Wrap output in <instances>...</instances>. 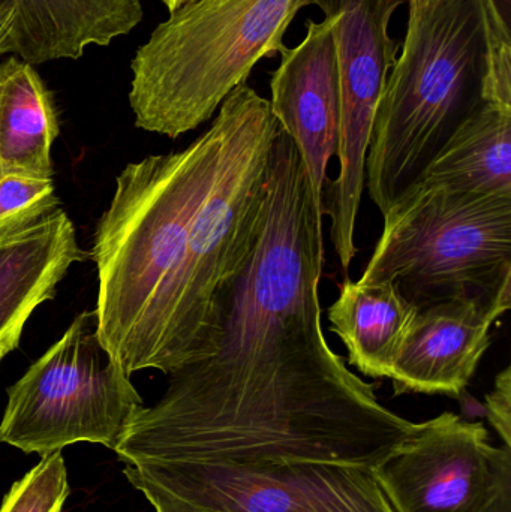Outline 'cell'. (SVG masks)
<instances>
[{"instance_id":"44dd1931","label":"cell","mask_w":511,"mask_h":512,"mask_svg":"<svg viewBox=\"0 0 511 512\" xmlns=\"http://www.w3.org/2000/svg\"><path fill=\"white\" fill-rule=\"evenodd\" d=\"M15 26H17V8L14 0L0 2V56L12 53Z\"/></svg>"},{"instance_id":"603a6c76","label":"cell","mask_w":511,"mask_h":512,"mask_svg":"<svg viewBox=\"0 0 511 512\" xmlns=\"http://www.w3.org/2000/svg\"><path fill=\"white\" fill-rule=\"evenodd\" d=\"M489 5L494 9L495 14L510 26L511 23V0H488Z\"/></svg>"},{"instance_id":"30bf717a","label":"cell","mask_w":511,"mask_h":512,"mask_svg":"<svg viewBox=\"0 0 511 512\" xmlns=\"http://www.w3.org/2000/svg\"><path fill=\"white\" fill-rule=\"evenodd\" d=\"M270 92V110L296 146L312 197L324 213L327 167L338 152L341 125L332 18L308 20L305 38L284 48Z\"/></svg>"},{"instance_id":"4fadbf2b","label":"cell","mask_w":511,"mask_h":512,"mask_svg":"<svg viewBox=\"0 0 511 512\" xmlns=\"http://www.w3.org/2000/svg\"><path fill=\"white\" fill-rule=\"evenodd\" d=\"M417 312L395 283L360 285L345 277L327 318L350 366L369 378L389 379Z\"/></svg>"},{"instance_id":"d4e9b609","label":"cell","mask_w":511,"mask_h":512,"mask_svg":"<svg viewBox=\"0 0 511 512\" xmlns=\"http://www.w3.org/2000/svg\"><path fill=\"white\" fill-rule=\"evenodd\" d=\"M435 2H440V0H408V3H410V9L423 8V6H428Z\"/></svg>"},{"instance_id":"3957f363","label":"cell","mask_w":511,"mask_h":512,"mask_svg":"<svg viewBox=\"0 0 511 512\" xmlns=\"http://www.w3.org/2000/svg\"><path fill=\"white\" fill-rule=\"evenodd\" d=\"M306 0H194L170 12L131 62L135 126L177 138L209 122L284 38Z\"/></svg>"},{"instance_id":"d6986e66","label":"cell","mask_w":511,"mask_h":512,"mask_svg":"<svg viewBox=\"0 0 511 512\" xmlns=\"http://www.w3.org/2000/svg\"><path fill=\"white\" fill-rule=\"evenodd\" d=\"M486 415L503 447L511 450V366L498 373L494 388L486 394Z\"/></svg>"},{"instance_id":"5bb4252c","label":"cell","mask_w":511,"mask_h":512,"mask_svg":"<svg viewBox=\"0 0 511 512\" xmlns=\"http://www.w3.org/2000/svg\"><path fill=\"white\" fill-rule=\"evenodd\" d=\"M414 185L511 197V108L483 102Z\"/></svg>"},{"instance_id":"52a82bcc","label":"cell","mask_w":511,"mask_h":512,"mask_svg":"<svg viewBox=\"0 0 511 512\" xmlns=\"http://www.w3.org/2000/svg\"><path fill=\"white\" fill-rule=\"evenodd\" d=\"M129 466L165 492L212 512H398L375 469L317 463Z\"/></svg>"},{"instance_id":"ffe728a7","label":"cell","mask_w":511,"mask_h":512,"mask_svg":"<svg viewBox=\"0 0 511 512\" xmlns=\"http://www.w3.org/2000/svg\"><path fill=\"white\" fill-rule=\"evenodd\" d=\"M123 474L135 489L140 490L146 496L147 501L155 508V512H212L165 492L161 487L155 486L146 478L141 477L132 466L126 465Z\"/></svg>"},{"instance_id":"6da1fadb","label":"cell","mask_w":511,"mask_h":512,"mask_svg":"<svg viewBox=\"0 0 511 512\" xmlns=\"http://www.w3.org/2000/svg\"><path fill=\"white\" fill-rule=\"evenodd\" d=\"M252 87L242 84L212 125L180 152L132 162L96 225V334L126 375L164 370L165 339L189 231L236 135Z\"/></svg>"},{"instance_id":"8992f818","label":"cell","mask_w":511,"mask_h":512,"mask_svg":"<svg viewBox=\"0 0 511 512\" xmlns=\"http://www.w3.org/2000/svg\"><path fill=\"white\" fill-rule=\"evenodd\" d=\"M332 18L341 125L339 173L324 194L332 243L345 276L357 254L356 225L365 192V161L378 104L401 48L390 36L393 15L405 0H306Z\"/></svg>"},{"instance_id":"ba28073f","label":"cell","mask_w":511,"mask_h":512,"mask_svg":"<svg viewBox=\"0 0 511 512\" xmlns=\"http://www.w3.org/2000/svg\"><path fill=\"white\" fill-rule=\"evenodd\" d=\"M375 472L398 512H489L511 489V450L494 447L482 423L444 412Z\"/></svg>"},{"instance_id":"5b68a950","label":"cell","mask_w":511,"mask_h":512,"mask_svg":"<svg viewBox=\"0 0 511 512\" xmlns=\"http://www.w3.org/2000/svg\"><path fill=\"white\" fill-rule=\"evenodd\" d=\"M143 399L96 334L95 312H83L62 337L8 388L0 444L27 454L89 442L116 451Z\"/></svg>"},{"instance_id":"7c38bea8","label":"cell","mask_w":511,"mask_h":512,"mask_svg":"<svg viewBox=\"0 0 511 512\" xmlns=\"http://www.w3.org/2000/svg\"><path fill=\"white\" fill-rule=\"evenodd\" d=\"M84 258L74 224L60 207L24 230L0 236V336L54 298L66 271Z\"/></svg>"},{"instance_id":"ac0fdd59","label":"cell","mask_w":511,"mask_h":512,"mask_svg":"<svg viewBox=\"0 0 511 512\" xmlns=\"http://www.w3.org/2000/svg\"><path fill=\"white\" fill-rule=\"evenodd\" d=\"M486 41H488V78L485 99L511 108V32L488 0H485Z\"/></svg>"},{"instance_id":"7a4b0ae2","label":"cell","mask_w":511,"mask_h":512,"mask_svg":"<svg viewBox=\"0 0 511 512\" xmlns=\"http://www.w3.org/2000/svg\"><path fill=\"white\" fill-rule=\"evenodd\" d=\"M485 0H440L408 12L402 54L378 104L365 189L381 215L408 191L483 104Z\"/></svg>"},{"instance_id":"2e32d148","label":"cell","mask_w":511,"mask_h":512,"mask_svg":"<svg viewBox=\"0 0 511 512\" xmlns=\"http://www.w3.org/2000/svg\"><path fill=\"white\" fill-rule=\"evenodd\" d=\"M53 179L0 174V236L24 230L59 209Z\"/></svg>"},{"instance_id":"8fae6325","label":"cell","mask_w":511,"mask_h":512,"mask_svg":"<svg viewBox=\"0 0 511 512\" xmlns=\"http://www.w3.org/2000/svg\"><path fill=\"white\" fill-rule=\"evenodd\" d=\"M12 53L30 65L80 59L92 45L108 47L143 20L140 0H14Z\"/></svg>"},{"instance_id":"7402d4cb","label":"cell","mask_w":511,"mask_h":512,"mask_svg":"<svg viewBox=\"0 0 511 512\" xmlns=\"http://www.w3.org/2000/svg\"><path fill=\"white\" fill-rule=\"evenodd\" d=\"M30 316H23V318L18 319L15 324H12L5 333L0 336V361L3 360L5 355H8L9 352L14 351L17 348L18 343H20L21 333H23L24 325H26L27 319Z\"/></svg>"},{"instance_id":"9a60e30c","label":"cell","mask_w":511,"mask_h":512,"mask_svg":"<svg viewBox=\"0 0 511 512\" xmlns=\"http://www.w3.org/2000/svg\"><path fill=\"white\" fill-rule=\"evenodd\" d=\"M59 132L53 95L33 65L15 57L0 63V174L51 179Z\"/></svg>"},{"instance_id":"e0dca14e","label":"cell","mask_w":511,"mask_h":512,"mask_svg":"<svg viewBox=\"0 0 511 512\" xmlns=\"http://www.w3.org/2000/svg\"><path fill=\"white\" fill-rule=\"evenodd\" d=\"M71 489L62 451L41 457V462L12 484L0 512H62Z\"/></svg>"},{"instance_id":"9c48e42d","label":"cell","mask_w":511,"mask_h":512,"mask_svg":"<svg viewBox=\"0 0 511 512\" xmlns=\"http://www.w3.org/2000/svg\"><path fill=\"white\" fill-rule=\"evenodd\" d=\"M511 288L459 294L419 307L390 373L396 396L459 397L492 343V325L509 312Z\"/></svg>"},{"instance_id":"277c9868","label":"cell","mask_w":511,"mask_h":512,"mask_svg":"<svg viewBox=\"0 0 511 512\" xmlns=\"http://www.w3.org/2000/svg\"><path fill=\"white\" fill-rule=\"evenodd\" d=\"M383 218L360 285L395 283L419 307L511 288V197L414 185Z\"/></svg>"},{"instance_id":"cb8c5ba5","label":"cell","mask_w":511,"mask_h":512,"mask_svg":"<svg viewBox=\"0 0 511 512\" xmlns=\"http://www.w3.org/2000/svg\"><path fill=\"white\" fill-rule=\"evenodd\" d=\"M165 6H167L168 11L173 12L176 9H179L180 6L186 5V3L194 2V0H161Z\"/></svg>"}]
</instances>
